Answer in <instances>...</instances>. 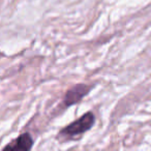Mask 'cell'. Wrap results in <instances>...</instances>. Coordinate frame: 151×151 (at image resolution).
Returning <instances> with one entry per match:
<instances>
[{
	"label": "cell",
	"instance_id": "cell-3",
	"mask_svg": "<svg viewBox=\"0 0 151 151\" xmlns=\"http://www.w3.org/2000/svg\"><path fill=\"white\" fill-rule=\"evenodd\" d=\"M33 147V138L29 132H23L18 138L5 145L2 151H31Z\"/></svg>",
	"mask_w": 151,
	"mask_h": 151
},
{
	"label": "cell",
	"instance_id": "cell-2",
	"mask_svg": "<svg viewBox=\"0 0 151 151\" xmlns=\"http://www.w3.org/2000/svg\"><path fill=\"white\" fill-rule=\"evenodd\" d=\"M93 85L88 84H77L69 88L65 92L62 99V106L64 109L69 108L73 105L79 104L85 96L88 95V93L92 90Z\"/></svg>",
	"mask_w": 151,
	"mask_h": 151
},
{
	"label": "cell",
	"instance_id": "cell-1",
	"mask_svg": "<svg viewBox=\"0 0 151 151\" xmlns=\"http://www.w3.org/2000/svg\"><path fill=\"white\" fill-rule=\"evenodd\" d=\"M95 120L96 118L92 111L86 112L78 119H76L75 121L67 124L62 129L59 130V132L57 134V139L63 141L76 140L82 134L89 132L94 126Z\"/></svg>",
	"mask_w": 151,
	"mask_h": 151
}]
</instances>
